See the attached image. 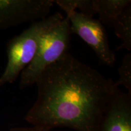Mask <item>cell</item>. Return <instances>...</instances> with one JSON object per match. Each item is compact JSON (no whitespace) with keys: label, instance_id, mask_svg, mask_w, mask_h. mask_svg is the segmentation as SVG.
Returning a JSON list of instances; mask_svg holds the SVG:
<instances>
[{"label":"cell","instance_id":"obj_5","mask_svg":"<svg viewBox=\"0 0 131 131\" xmlns=\"http://www.w3.org/2000/svg\"><path fill=\"white\" fill-rule=\"evenodd\" d=\"M54 4L53 0H0V29L42 20Z\"/></svg>","mask_w":131,"mask_h":131},{"label":"cell","instance_id":"obj_2","mask_svg":"<svg viewBox=\"0 0 131 131\" xmlns=\"http://www.w3.org/2000/svg\"><path fill=\"white\" fill-rule=\"evenodd\" d=\"M63 18L61 13H55L42 20L33 22L21 34L9 41L7 63L0 77V88L15 81L33 60L44 35Z\"/></svg>","mask_w":131,"mask_h":131},{"label":"cell","instance_id":"obj_6","mask_svg":"<svg viewBox=\"0 0 131 131\" xmlns=\"http://www.w3.org/2000/svg\"><path fill=\"white\" fill-rule=\"evenodd\" d=\"M99 131H131V95L118 88L108 103Z\"/></svg>","mask_w":131,"mask_h":131},{"label":"cell","instance_id":"obj_10","mask_svg":"<svg viewBox=\"0 0 131 131\" xmlns=\"http://www.w3.org/2000/svg\"><path fill=\"white\" fill-rule=\"evenodd\" d=\"M75 10L79 9L80 13L90 17L96 15L95 0H75Z\"/></svg>","mask_w":131,"mask_h":131},{"label":"cell","instance_id":"obj_11","mask_svg":"<svg viewBox=\"0 0 131 131\" xmlns=\"http://www.w3.org/2000/svg\"><path fill=\"white\" fill-rule=\"evenodd\" d=\"M9 131H51L36 126L32 127H16L10 129Z\"/></svg>","mask_w":131,"mask_h":131},{"label":"cell","instance_id":"obj_8","mask_svg":"<svg viewBox=\"0 0 131 131\" xmlns=\"http://www.w3.org/2000/svg\"><path fill=\"white\" fill-rule=\"evenodd\" d=\"M115 34L122 41L121 45L116 49L131 50V4L125 8L114 21L112 25Z\"/></svg>","mask_w":131,"mask_h":131},{"label":"cell","instance_id":"obj_9","mask_svg":"<svg viewBox=\"0 0 131 131\" xmlns=\"http://www.w3.org/2000/svg\"><path fill=\"white\" fill-rule=\"evenodd\" d=\"M119 78L115 82L117 88L124 86L127 94L131 95V53H127L123 57L120 66L118 69Z\"/></svg>","mask_w":131,"mask_h":131},{"label":"cell","instance_id":"obj_4","mask_svg":"<svg viewBox=\"0 0 131 131\" xmlns=\"http://www.w3.org/2000/svg\"><path fill=\"white\" fill-rule=\"evenodd\" d=\"M72 34L78 35L95 52L100 61L112 67L116 61L115 54L111 49L107 33L98 19L75 11L69 15Z\"/></svg>","mask_w":131,"mask_h":131},{"label":"cell","instance_id":"obj_1","mask_svg":"<svg viewBox=\"0 0 131 131\" xmlns=\"http://www.w3.org/2000/svg\"><path fill=\"white\" fill-rule=\"evenodd\" d=\"M35 84L37 98L25 119L48 130L99 131L106 106L118 88L111 78L69 52L46 68Z\"/></svg>","mask_w":131,"mask_h":131},{"label":"cell","instance_id":"obj_7","mask_svg":"<svg viewBox=\"0 0 131 131\" xmlns=\"http://www.w3.org/2000/svg\"><path fill=\"white\" fill-rule=\"evenodd\" d=\"M130 4V0H95L98 20L103 24L112 27L116 19Z\"/></svg>","mask_w":131,"mask_h":131},{"label":"cell","instance_id":"obj_3","mask_svg":"<svg viewBox=\"0 0 131 131\" xmlns=\"http://www.w3.org/2000/svg\"><path fill=\"white\" fill-rule=\"evenodd\" d=\"M71 34L69 20L66 16L44 35L33 60L21 73V89L35 84L46 68L69 52Z\"/></svg>","mask_w":131,"mask_h":131}]
</instances>
